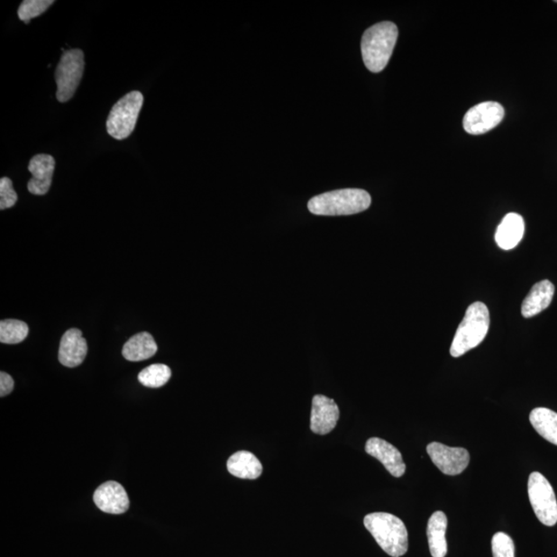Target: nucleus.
Returning a JSON list of instances; mask_svg holds the SVG:
<instances>
[{
    "label": "nucleus",
    "mask_w": 557,
    "mask_h": 557,
    "mask_svg": "<svg viewBox=\"0 0 557 557\" xmlns=\"http://www.w3.org/2000/svg\"><path fill=\"white\" fill-rule=\"evenodd\" d=\"M397 37V27L389 21L375 24L363 33L361 40L362 59L371 73H380L388 67Z\"/></svg>",
    "instance_id": "f257e3e1"
},
{
    "label": "nucleus",
    "mask_w": 557,
    "mask_h": 557,
    "mask_svg": "<svg viewBox=\"0 0 557 557\" xmlns=\"http://www.w3.org/2000/svg\"><path fill=\"white\" fill-rule=\"evenodd\" d=\"M363 525L384 552L392 557H401L408 552V531L398 517L390 513H371L364 517Z\"/></svg>",
    "instance_id": "f03ea898"
},
{
    "label": "nucleus",
    "mask_w": 557,
    "mask_h": 557,
    "mask_svg": "<svg viewBox=\"0 0 557 557\" xmlns=\"http://www.w3.org/2000/svg\"><path fill=\"white\" fill-rule=\"evenodd\" d=\"M370 204L371 197L366 190L347 188L313 197L308 209L319 216H348L368 210Z\"/></svg>",
    "instance_id": "7ed1b4c3"
},
{
    "label": "nucleus",
    "mask_w": 557,
    "mask_h": 557,
    "mask_svg": "<svg viewBox=\"0 0 557 557\" xmlns=\"http://www.w3.org/2000/svg\"><path fill=\"white\" fill-rule=\"evenodd\" d=\"M490 315L487 305L476 302L470 305L455 333L450 354L461 357L479 346L489 330Z\"/></svg>",
    "instance_id": "20e7f679"
},
{
    "label": "nucleus",
    "mask_w": 557,
    "mask_h": 557,
    "mask_svg": "<svg viewBox=\"0 0 557 557\" xmlns=\"http://www.w3.org/2000/svg\"><path fill=\"white\" fill-rule=\"evenodd\" d=\"M144 96L139 91L128 93L113 106L108 120L106 131L115 140H125L133 132L137 125Z\"/></svg>",
    "instance_id": "39448f33"
},
{
    "label": "nucleus",
    "mask_w": 557,
    "mask_h": 557,
    "mask_svg": "<svg viewBox=\"0 0 557 557\" xmlns=\"http://www.w3.org/2000/svg\"><path fill=\"white\" fill-rule=\"evenodd\" d=\"M84 53L80 49H71L62 54L56 68V97L60 103H67L73 98L84 73Z\"/></svg>",
    "instance_id": "423d86ee"
},
{
    "label": "nucleus",
    "mask_w": 557,
    "mask_h": 557,
    "mask_svg": "<svg viewBox=\"0 0 557 557\" xmlns=\"http://www.w3.org/2000/svg\"><path fill=\"white\" fill-rule=\"evenodd\" d=\"M528 498L535 516L546 526L557 524V501L552 484L539 472L528 478Z\"/></svg>",
    "instance_id": "0eeeda50"
},
{
    "label": "nucleus",
    "mask_w": 557,
    "mask_h": 557,
    "mask_svg": "<svg viewBox=\"0 0 557 557\" xmlns=\"http://www.w3.org/2000/svg\"><path fill=\"white\" fill-rule=\"evenodd\" d=\"M505 116L503 105L485 102L470 108L463 117V128L470 134L479 135L494 130Z\"/></svg>",
    "instance_id": "6e6552de"
},
{
    "label": "nucleus",
    "mask_w": 557,
    "mask_h": 557,
    "mask_svg": "<svg viewBox=\"0 0 557 557\" xmlns=\"http://www.w3.org/2000/svg\"><path fill=\"white\" fill-rule=\"evenodd\" d=\"M426 452L434 466L448 476L461 474L470 463V453L464 448L448 447L441 443L433 442L427 445Z\"/></svg>",
    "instance_id": "1a4fd4ad"
},
{
    "label": "nucleus",
    "mask_w": 557,
    "mask_h": 557,
    "mask_svg": "<svg viewBox=\"0 0 557 557\" xmlns=\"http://www.w3.org/2000/svg\"><path fill=\"white\" fill-rule=\"evenodd\" d=\"M339 418V406L333 399L323 395L313 397L310 427L314 434H330L337 426Z\"/></svg>",
    "instance_id": "9d476101"
},
{
    "label": "nucleus",
    "mask_w": 557,
    "mask_h": 557,
    "mask_svg": "<svg viewBox=\"0 0 557 557\" xmlns=\"http://www.w3.org/2000/svg\"><path fill=\"white\" fill-rule=\"evenodd\" d=\"M97 508L105 513L123 514L130 509V498L123 485L115 481L105 482L93 495Z\"/></svg>",
    "instance_id": "9b49d317"
},
{
    "label": "nucleus",
    "mask_w": 557,
    "mask_h": 557,
    "mask_svg": "<svg viewBox=\"0 0 557 557\" xmlns=\"http://www.w3.org/2000/svg\"><path fill=\"white\" fill-rule=\"evenodd\" d=\"M366 452L379 461L392 476L399 478L406 473L402 453L390 443L379 438H370L367 442Z\"/></svg>",
    "instance_id": "f8f14e48"
},
{
    "label": "nucleus",
    "mask_w": 557,
    "mask_h": 557,
    "mask_svg": "<svg viewBox=\"0 0 557 557\" xmlns=\"http://www.w3.org/2000/svg\"><path fill=\"white\" fill-rule=\"evenodd\" d=\"M55 169L54 157L48 154L35 155L28 166L32 178L27 188L34 196H45L51 187Z\"/></svg>",
    "instance_id": "ddd939ff"
},
{
    "label": "nucleus",
    "mask_w": 557,
    "mask_h": 557,
    "mask_svg": "<svg viewBox=\"0 0 557 557\" xmlns=\"http://www.w3.org/2000/svg\"><path fill=\"white\" fill-rule=\"evenodd\" d=\"M87 342L83 338L82 332L71 328L62 335L59 347V361L67 368L80 366L87 356Z\"/></svg>",
    "instance_id": "4468645a"
},
{
    "label": "nucleus",
    "mask_w": 557,
    "mask_h": 557,
    "mask_svg": "<svg viewBox=\"0 0 557 557\" xmlns=\"http://www.w3.org/2000/svg\"><path fill=\"white\" fill-rule=\"evenodd\" d=\"M553 296L554 285L552 282L543 280L534 284L530 294L525 298L523 306H521V314L525 318L538 315L552 304Z\"/></svg>",
    "instance_id": "2eb2a0df"
},
{
    "label": "nucleus",
    "mask_w": 557,
    "mask_h": 557,
    "mask_svg": "<svg viewBox=\"0 0 557 557\" xmlns=\"http://www.w3.org/2000/svg\"><path fill=\"white\" fill-rule=\"evenodd\" d=\"M525 234V220L516 213L506 215L496 233V242L499 248L511 250L516 248Z\"/></svg>",
    "instance_id": "dca6fc26"
},
{
    "label": "nucleus",
    "mask_w": 557,
    "mask_h": 557,
    "mask_svg": "<svg viewBox=\"0 0 557 557\" xmlns=\"http://www.w3.org/2000/svg\"><path fill=\"white\" fill-rule=\"evenodd\" d=\"M227 470L240 479L255 480L262 474V464L257 457L248 452L233 454L227 461Z\"/></svg>",
    "instance_id": "f3484780"
},
{
    "label": "nucleus",
    "mask_w": 557,
    "mask_h": 557,
    "mask_svg": "<svg viewBox=\"0 0 557 557\" xmlns=\"http://www.w3.org/2000/svg\"><path fill=\"white\" fill-rule=\"evenodd\" d=\"M447 516L442 511L434 512L428 520L426 533L433 557H445L447 554Z\"/></svg>",
    "instance_id": "a211bd4d"
},
{
    "label": "nucleus",
    "mask_w": 557,
    "mask_h": 557,
    "mask_svg": "<svg viewBox=\"0 0 557 557\" xmlns=\"http://www.w3.org/2000/svg\"><path fill=\"white\" fill-rule=\"evenodd\" d=\"M159 347L152 335L149 333H140L125 342L123 354L128 361H142L151 359Z\"/></svg>",
    "instance_id": "6ab92c4d"
},
{
    "label": "nucleus",
    "mask_w": 557,
    "mask_h": 557,
    "mask_svg": "<svg viewBox=\"0 0 557 557\" xmlns=\"http://www.w3.org/2000/svg\"><path fill=\"white\" fill-rule=\"evenodd\" d=\"M530 421L542 438L557 446V413L547 408H535L531 412Z\"/></svg>",
    "instance_id": "aec40b11"
},
{
    "label": "nucleus",
    "mask_w": 557,
    "mask_h": 557,
    "mask_svg": "<svg viewBox=\"0 0 557 557\" xmlns=\"http://www.w3.org/2000/svg\"><path fill=\"white\" fill-rule=\"evenodd\" d=\"M28 333L30 327L23 321L5 319L0 323V342L3 344H20L27 338Z\"/></svg>",
    "instance_id": "412c9836"
},
{
    "label": "nucleus",
    "mask_w": 557,
    "mask_h": 557,
    "mask_svg": "<svg viewBox=\"0 0 557 557\" xmlns=\"http://www.w3.org/2000/svg\"><path fill=\"white\" fill-rule=\"evenodd\" d=\"M171 377V370L167 364H152L141 371L139 381L149 388H160L166 385Z\"/></svg>",
    "instance_id": "4be33fe9"
},
{
    "label": "nucleus",
    "mask_w": 557,
    "mask_h": 557,
    "mask_svg": "<svg viewBox=\"0 0 557 557\" xmlns=\"http://www.w3.org/2000/svg\"><path fill=\"white\" fill-rule=\"evenodd\" d=\"M53 4V0H25L19 6L18 16L21 21L28 24L32 19L41 16Z\"/></svg>",
    "instance_id": "5701e85b"
},
{
    "label": "nucleus",
    "mask_w": 557,
    "mask_h": 557,
    "mask_svg": "<svg viewBox=\"0 0 557 557\" xmlns=\"http://www.w3.org/2000/svg\"><path fill=\"white\" fill-rule=\"evenodd\" d=\"M492 555L494 557H516V545L510 535L497 533L491 541Z\"/></svg>",
    "instance_id": "b1692460"
},
{
    "label": "nucleus",
    "mask_w": 557,
    "mask_h": 557,
    "mask_svg": "<svg viewBox=\"0 0 557 557\" xmlns=\"http://www.w3.org/2000/svg\"><path fill=\"white\" fill-rule=\"evenodd\" d=\"M18 201V195L13 187V182L9 178H0V210L12 208Z\"/></svg>",
    "instance_id": "393cba45"
},
{
    "label": "nucleus",
    "mask_w": 557,
    "mask_h": 557,
    "mask_svg": "<svg viewBox=\"0 0 557 557\" xmlns=\"http://www.w3.org/2000/svg\"><path fill=\"white\" fill-rule=\"evenodd\" d=\"M13 389V378L9 374L5 373V371H2V373H0V397H5L9 396Z\"/></svg>",
    "instance_id": "a878e982"
}]
</instances>
